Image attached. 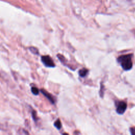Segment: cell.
Wrapping results in <instances>:
<instances>
[{"instance_id":"cell-1","label":"cell","mask_w":135,"mask_h":135,"mask_svg":"<svg viewBox=\"0 0 135 135\" xmlns=\"http://www.w3.org/2000/svg\"><path fill=\"white\" fill-rule=\"evenodd\" d=\"M132 56L133 55L132 54H128L121 55L117 59L118 62L124 70L129 71L132 69L133 66L132 61Z\"/></svg>"},{"instance_id":"cell-2","label":"cell","mask_w":135,"mask_h":135,"mask_svg":"<svg viewBox=\"0 0 135 135\" xmlns=\"http://www.w3.org/2000/svg\"><path fill=\"white\" fill-rule=\"evenodd\" d=\"M41 61L43 64L47 68H54L55 65L52 58L49 55H43L41 56Z\"/></svg>"},{"instance_id":"cell-3","label":"cell","mask_w":135,"mask_h":135,"mask_svg":"<svg viewBox=\"0 0 135 135\" xmlns=\"http://www.w3.org/2000/svg\"><path fill=\"white\" fill-rule=\"evenodd\" d=\"M116 112L119 114H123L126 110L127 105L124 101H119L117 103Z\"/></svg>"},{"instance_id":"cell-4","label":"cell","mask_w":135,"mask_h":135,"mask_svg":"<svg viewBox=\"0 0 135 135\" xmlns=\"http://www.w3.org/2000/svg\"><path fill=\"white\" fill-rule=\"evenodd\" d=\"M40 91L50 101V102L51 103H52V104L55 103V99H54L53 97L51 94H50L49 92H47L46 91H45L44 89H41L40 90Z\"/></svg>"},{"instance_id":"cell-5","label":"cell","mask_w":135,"mask_h":135,"mask_svg":"<svg viewBox=\"0 0 135 135\" xmlns=\"http://www.w3.org/2000/svg\"><path fill=\"white\" fill-rule=\"evenodd\" d=\"M88 72H89V70L88 69H86L85 68H83V69H82L79 70V75L80 77L84 78L86 76Z\"/></svg>"},{"instance_id":"cell-6","label":"cell","mask_w":135,"mask_h":135,"mask_svg":"<svg viewBox=\"0 0 135 135\" xmlns=\"http://www.w3.org/2000/svg\"><path fill=\"white\" fill-rule=\"evenodd\" d=\"M54 126L58 130H60L62 128V124L61 123V121L59 119H57L54 123Z\"/></svg>"},{"instance_id":"cell-7","label":"cell","mask_w":135,"mask_h":135,"mask_svg":"<svg viewBox=\"0 0 135 135\" xmlns=\"http://www.w3.org/2000/svg\"><path fill=\"white\" fill-rule=\"evenodd\" d=\"M31 91H32V93L35 95H38L39 94V90L36 87H35V86L32 87Z\"/></svg>"},{"instance_id":"cell-8","label":"cell","mask_w":135,"mask_h":135,"mask_svg":"<svg viewBox=\"0 0 135 135\" xmlns=\"http://www.w3.org/2000/svg\"><path fill=\"white\" fill-rule=\"evenodd\" d=\"M29 49L31 51V52L32 53H33V54H38V50L35 47H30L29 48Z\"/></svg>"},{"instance_id":"cell-9","label":"cell","mask_w":135,"mask_h":135,"mask_svg":"<svg viewBox=\"0 0 135 135\" xmlns=\"http://www.w3.org/2000/svg\"><path fill=\"white\" fill-rule=\"evenodd\" d=\"M32 115L33 117V120L35 121H36L37 120V117H36V111L35 110H33L32 112Z\"/></svg>"},{"instance_id":"cell-10","label":"cell","mask_w":135,"mask_h":135,"mask_svg":"<svg viewBox=\"0 0 135 135\" xmlns=\"http://www.w3.org/2000/svg\"><path fill=\"white\" fill-rule=\"evenodd\" d=\"M130 131L131 134L132 135H135V128L134 127H132L130 128Z\"/></svg>"}]
</instances>
